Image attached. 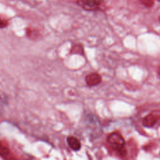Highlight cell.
I'll return each instance as SVG.
<instances>
[{
  "label": "cell",
  "instance_id": "obj_3",
  "mask_svg": "<svg viewBox=\"0 0 160 160\" xmlns=\"http://www.w3.org/2000/svg\"><path fill=\"white\" fill-rule=\"evenodd\" d=\"M102 2V0H78L77 4L87 11L97 9Z\"/></svg>",
  "mask_w": 160,
  "mask_h": 160
},
{
  "label": "cell",
  "instance_id": "obj_10",
  "mask_svg": "<svg viewBox=\"0 0 160 160\" xmlns=\"http://www.w3.org/2000/svg\"><path fill=\"white\" fill-rule=\"evenodd\" d=\"M158 1H160V0H158Z\"/></svg>",
  "mask_w": 160,
  "mask_h": 160
},
{
  "label": "cell",
  "instance_id": "obj_2",
  "mask_svg": "<svg viewBox=\"0 0 160 160\" xmlns=\"http://www.w3.org/2000/svg\"><path fill=\"white\" fill-rule=\"evenodd\" d=\"M160 119V110H154L146 115L143 120L142 124L146 128L153 127Z\"/></svg>",
  "mask_w": 160,
  "mask_h": 160
},
{
  "label": "cell",
  "instance_id": "obj_11",
  "mask_svg": "<svg viewBox=\"0 0 160 160\" xmlns=\"http://www.w3.org/2000/svg\"></svg>",
  "mask_w": 160,
  "mask_h": 160
},
{
  "label": "cell",
  "instance_id": "obj_5",
  "mask_svg": "<svg viewBox=\"0 0 160 160\" xmlns=\"http://www.w3.org/2000/svg\"><path fill=\"white\" fill-rule=\"evenodd\" d=\"M67 142L69 146L74 151H78L81 148V142L74 136H69L67 138Z\"/></svg>",
  "mask_w": 160,
  "mask_h": 160
},
{
  "label": "cell",
  "instance_id": "obj_8",
  "mask_svg": "<svg viewBox=\"0 0 160 160\" xmlns=\"http://www.w3.org/2000/svg\"><path fill=\"white\" fill-rule=\"evenodd\" d=\"M8 24V22L6 19L0 18V28H4L6 27Z\"/></svg>",
  "mask_w": 160,
  "mask_h": 160
},
{
  "label": "cell",
  "instance_id": "obj_1",
  "mask_svg": "<svg viewBox=\"0 0 160 160\" xmlns=\"http://www.w3.org/2000/svg\"><path fill=\"white\" fill-rule=\"evenodd\" d=\"M107 141L111 148L117 152L121 157L126 156L127 151L125 148V141L121 133L114 131L109 134L107 138Z\"/></svg>",
  "mask_w": 160,
  "mask_h": 160
},
{
  "label": "cell",
  "instance_id": "obj_9",
  "mask_svg": "<svg viewBox=\"0 0 160 160\" xmlns=\"http://www.w3.org/2000/svg\"><path fill=\"white\" fill-rule=\"evenodd\" d=\"M158 74L159 78H160V64H159V66L158 67Z\"/></svg>",
  "mask_w": 160,
  "mask_h": 160
},
{
  "label": "cell",
  "instance_id": "obj_4",
  "mask_svg": "<svg viewBox=\"0 0 160 160\" xmlns=\"http://www.w3.org/2000/svg\"><path fill=\"white\" fill-rule=\"evenodd\" d=\"M85 81L88 86H95L101 82L102 77L97 72H92L86 76Z\"/></svg>",
  "mask_w": 160,
  "mask_h": 160
},
{
  "label": "cell",
  "instance_id": "obj_6",
  "mask_svg": "<svg viewBox=\"0 0 160 160\" xmlns=\"http://www.w3.org/2000/svg\"><path fill=\"white\" fill-rule=\"evenodd\" d=\"M10 153V149L9 148L2 144L1 141H0V156L2 157L8 156Z\"/></svg>",
  "mask_w": 160,
  "mask_h": 160
},
{
  "label": "cell",
  "instance_id": "obj_7",
  "mask_svg": "<svg viewBox=\"0 0 160 160\" xmlns=\"http://www.w3.org/2000/svg\"><path fill=\"white\" fill-rule=\"evenodd\" d=\"M141 2L147 7H151L153 4L152 0H141Z\"/></svg>",
  "mask_w": 160,
  "mask_h": 160
}]
</instances>
